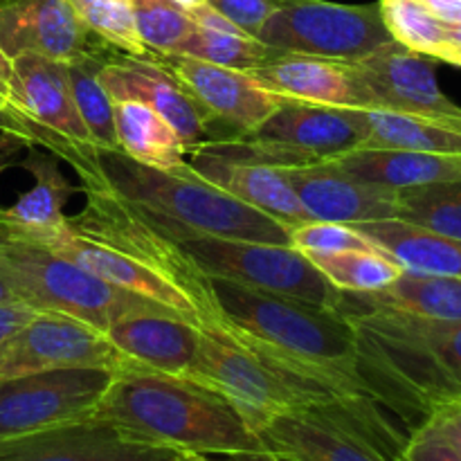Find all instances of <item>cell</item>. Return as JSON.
Segmentation results:
<instances>
[{
    "label": "cell",
    "mask_w": 461,
    "mask_h": 461,
    "mask_svg": "<svg viewBox=\"0 0 461 461\" xmlns=\"http://www.w3.org/2000/svg\"><path fill=\"white\" fill-rule=\"evenodd\" d=\"M333 162L363 183L381 185L396 192L419 185L461 180V156L360 147L333 158Z\"/></svg>",
    "instance_id": "obj_24"
},
{
    "label": "cell",
    "mask_w": 461,
    "mask_h": 461,
    "mask_svg": "<svg viewBox=\"0 0 461 461\" xmlns=\"http://www.w3.org/2000/svg\"><path fill=\"white\" fill-rule=\"evenodd\" d=\"M95 158L99 174L81 183H102L149 212L174 237L194 232L291 246V228L203 180L187 162L178 169H156L117 149H97Z\"/></svg>",
    "instance_id": "obj_3"
},
{
    "label": "cell",
    "mask_w": 461,
    "mask_h": 461,
    "mask_svg": "<svg viewBox=\"0 0 461 461\" xmlns=\"http://www.w3.org/2000/svg\"><path fill=\"white\" fill-rule=\"evenodd\" d=\"M354 228L376 243L378 250L403 266V270L461 277V241L457 239L405 223L401 219L367 221Z\"/></svg>",
    "instance_id": "obj_25"
},
{
    "label": "cell",
    "mask_w": 461,
    "mask_h": 461,
    "mask_svg": "<svg viewBox=\"0 0 461 461\" xmlns=\"http://www.w3.org/2000/svg\"><path fill=\"white\" fill-rule=\"evenodd\" d=\"M394 461H461V453L439 435L419 426Z\"/></svg>",
    "instance_id": "obj_37"
},
{
    "label": "cell",
    "mask_w": 461,
    "mask_h": 461,
    "mask_svg": "<svg viewBox=\"0 0 461 461\" xmlns=\"http://www.w3.org/2000/svg\"><path fill=\"white\" fill-rule=\"evenodd\" d=\"M9 106L72 147H95L77 108L66 61L32 52L14 57Z\"/></svg>",
    "instance_id": "obj_18"
},
{
    "label": "cell",
    "mask_w": 461,
    "mask_h": 461,
    "mask_svg": "<svg viewBox=\"0 0 461 461\" xmlns=\"http://www.w3.org/2000/svg\"><path fill=\"white\" fill-rule=\"evenodd\" d=\"M311 221L358 225L396 219L399 192L354 178L333 160L284 169Z\"/></svg>",
    "instance_id": "obj_17"
},
{
    "label": "cell",
    "mask_w": 461,
    "mask_h": 461,
    "mask_svg": "<svg viewBox=\"0 0 461 461\" xmlns=\"http://www.w3.org/2000/svg\"><path fill=\"white\" fill-rule=\"evenodd\" d=\"M421 3L446 25L461 23V0H421Z\"/></svg>",
    "instance_id": "obj_41"
},
{
    "label": "cell",
    "mask_w": 461,
    "mask_h": 461,
    "mask_svg": "<svg viewBox=\"0 0 461 461\" xmlns=\"http://www.w3.org/2000/svg\"><path fill=\"white\" fill-rule=\"evenodd\" d=\"M174 239L210 279H225L324 306L340 304L342 291L311 264L304 252L293 246L194 232Z\"/></svg>",
    "instance_id": "obj_7"
},
{
    "label": "cell",
    "mask_w": 461,
    "mask_h": 461,
    "mask_svg": "<svg viewBox=\"0 0 461 461\" xmlns=\"http://www.w3.org/2000/svg\"><path fill=\"white\" fill-rule=\"evenodd\" d=\"M106 336L129 369L192 381L201 365V327L176 313H135L117 320Z\"/></svg>",
    "instance_id": "obj_19"
},
{
    "label": "cell",
    "mask_w": 461,
    "mask_h": 461,
    "mask_svg": "<svg viewBox=\"0 0 461 461\" xmlns=\"http://www.w3.org/2000/svg\"><path fill=\"white\" fill-rule=\"evenodd\" d=\"M396 219L461 241V180L399 189Z\"/></svg>",
    "instance_id": "obj_31"
},
{
    "label": "cell",
    "mask_w": 461,
    "mask_h": 461,
    "mask_svg": "<svg viewBox=\"0 0 461 461\" xmlns=\"http://www.w3.org/2000/svg\"><path fill=\"white\" fill-rule=\"evenodd\" d=\"M99 81L113 102H142L160 113L189 149L212 140L210 120L185 86L156 59L117 54L99 70Z\"/></svg>",
    "instance_id": "obj_16"
},
{
    "label": "cell",
    "mask_w": 461,
    "mask_h": 461,
    "mask_svg": "<svg viewBox=\"0 0 461 461\" xmlns=\"http://www.w3.org/2000/svg\"><path fill=\"white\" fill-rule=\"evenodd\" d=\"M117 151L140 165L178 169L187 162L189 147L178 131L142 102H113Z\"/></svg>",
    "instance_id": "obj_26"
},
{
    "label": "cell",
    "mask_w": 461,
    "mask_h": 461,
    "mask_svg": "<svg viewBox=\"0 0 461 461\" xmlns=\"http://www.w3.org/2000/svg\"><path fill=\"white\" fill-rule=\"evenodd\" d=\"M185 86L203 108L210 124H221L234 135L259 129L284 102V95L266 88L252 72L216 66L185 54H153Z\"/></svg>",
    "instance_id": "obj_11"
},
{
    "label": "cell",
    "mask_w": 461,
    "mask_h": 461,
    "mask_svg": "<svg viewBox=\"0 0 461 461\" xmlns=\"http://www.w3.org/2000/svg\"><path fill=\"white\" fill-rule=\"evenodd\" d=\"M171 54H185V57L216 63V66L255 72L268 59H273L277 50L268 48L259 39H252L246 34H223V32L194 27L192 34Z\"/></svg>",
    "instance_id": "obj_33"
},
{
    "label": "cell",
    "mask_w": 461,
    "mask_h": 461,
    "mask_svg": "<svg viewBox=\"0 0 461 461\" xmlns=\"http://www.w3.org/2000/svg\"><path fill=\"white\" fill-rule=\"evenodd\" d=\"M257 39L277 52L360 61L394 43L378 5H338L327 0H277Z\"/></svg>",
    "instance_id": "obj_8"
},
{
    "label": "cell",
    "mask_w": 461,
    "mask_h": 461,
    "mask_svg": "<svg viewBox=\"0 0 461 461\" xmlns=\"http://www.w3.org/2000/svg\"><path fill=\"white\" fill-rule=\"evenodd\" d=\"M108 54L111 48H102L66 61L77 108L97 149H117L113 99L99 81V70L108 61Z\"/></svg>",
    "instance_id": "obj_29"
},
{
    "label": "cell",
    "mask_w": 461,
    "mask_h": 461,
    "mask_svg": "<svg viewBox=\"0 0 461 461\" xmlns=\"http://www.w3.org/2000/svg\"><path fill=\"white\" fill-rule=\"evenodd\" d=\"M14 302H21V300H18L16 293H14L12 288L0 279V304H14Z\"/></svg>",
    "instance_id": "obj_45"
},
{
    "label": "cell",
    "mask_w": 461,
    "mask_h": 461,
    "mask_svg": "<svg viewBox=\"0 0 461 461\" xmlns=\"http://www.w3.org/2000/svg\"><path fill=\"white\" fill-rule=\"evenodd\" d=\"M39 248H48V250L75 261L77 266L90 270V273L97 275L104 282L113 284V286L138 293V295L149 297V300L153 302H160V304L169 306L171 311H176V313H180L183 318H187L189 322H194L198 327L192 304H189L176 288H171L169 284L162 282L160 277H156L151 270L140 266L138 261H133L131 257L117 252L115 248L106 246V243L81 237V234L72 232L68 225H63V230L57 237L50 239L45 246Z\"/></svg>",
    "instance_id": "obj_23"
},
{
    "label": "cell",
    "mask_w": 461,
    "mask_h": 461,
    "mask_svg": "<svg viewBox=\"0 0 461 461\" xmlns=\"http://www.w3.org/2000/svg\"><path fill=\"white\" fill-rule=\"evenodd\" d=\"M171 455L178 453L131 439L93 414L0 439V461H162Z\"/></svg>",
    "instance_id": "obj_13"
},
{
    "label": "cell",
    "mask_w": 461,
    "mask_h": 461,
    "mask_svg": "<svg viewBox=\"0 0 461 461\" xmlns=\"http://www.w3.org/2000/svg\"><path fill=\"white\" fill-rule=\"evenodd\" d=\"M174 3L178 5V7H183L185 12H192V9L201 7V5L205 3V0H174Z\"/></svg>",
    "instance_id": "obj_49"
},
{
    "label": "cell",
    "mask_w": 461,
    "mask_h": 461,
    "mask_svg": "<svg viewBox=\"0 0 461 461\" xmlns=\"http://www.w3.org/2000/svg\"><path fill=\"white\" fill-rule=\"evenodd\" d=\"M311 264L342 293H378L394 284L403 266L381 250L304 252Z\"/></svg>",
    "instance_id": "obj_30"
},
{
    "label": "cell",
    "mask_w": 461,
    "mask_h": 461,
    "mask_svg": "<svg viewBox=\"0 0 461 461\" xmlns=\"http://www.w3.org/2000/svg\"><path fill=\"white\" fill-rule=\"evenodd\" d=\"M68 367L126 372L129 363L106 331L52 311H39L30 322L0 342V381Z\"/></svg>",
    "instance_id": "obj_10"
},
{
    "label": "cell",
    "mask_w": 461,
    "mask_h": 461,
    "mask_svg": "<svg viewBox=\"0 0 461 461\" xmlns=\"http://www.w3.org/2000/svg\"><path fill=\"white\" fill-rule=\"evenodd\" d=\"M354 63L372 93L374 111L408 113L461 124V106L441 90L432 57L412 52L394 41Z\"/></svg>",
    "instance_id": "obj_12"
},
{
    "label": "cell",
    "mask_w": 461,
    "mask_h": 461,
    "mask_svg": "<svg viewBox=\"0 0 461 461\" xmlns=\"http://www.w3.org/2000/svg\"><path fill=\"white\" fill-rule=\"evenodd\" d=\"M221 461H282V459H277L273 453H268V450H257V453L230 455V457H225Z\"/></svg>",
    "instance_id": "obj_43"
},
{
    "label": "cell",
    "mask_w": 461,
    "mask_h": 461,
    "mask_svg": "<svg viewBox=\"0 0 461 461\" xmlns=\"http://www.w3.org/2000/svg\"><path fill=\"white\" fill-rule=\"evenodd\" d=\"M448 41L455 45H461V23L459 25H448Z\"/></svg>",
    "instance_id": "obj_48"
},
{
    "label": "cell",
    "mask_w": 461,
    "mask_h": 461,
    "mask_svg": "<svg viewBox=\"0 0 461 461\" xmlns=\"http://www.w3.org/2000/svg\"><path fill=\"white\" fill-rule=\"evenodd\" d=\"M212 286L237 331L374 401L358 372V333L345 311L225 279H212Z\"/></svg>",
    "instance_id": "obj_4"
},
{
    "label": "cell",
    "mask_w": 461,
    "mask_h": 461,
    "mask_svg": "<svg viewBox=\"0 0 461 461\" xmlns=\"http://www.w3.org/2000/svg\"><path fill=\"white\" fill-rule=\"evenodd\" d=\"M9 84H12V59L0 50V104L9 106Z\"/></svg>",
    "instance_id": "obj_42"
},
{
    "label": "cell",
    "mask_w": 461,
    "mask_h": 461,
    "mask_svg": "<svg viewBox=\"0 0 461 461\" xmlns=\"http://www.w3.org/2000/svg\"><path fill=\"white\" fill-rule=\"evenodd\" d=\"M0 279L23 304L84 320L102 331L135 313H176L160 302L113 286L75 261L30 243L0 241Z\"/></svg>",
    "instance_id": "obj_5"
},
{
    "label": "cell",
    "mask_w": 461,
    "mask_h": 461,
    "mask_svg": "<svg viewBox=\"0 0 461 461\" xmlns=\"http://www.w3.org/2000/svg\"><path fill=\"white\" fill-rule=\"evenodd\" d=\"M32 144L27 140L18 138L14 133H0V174L12 167H18L23 153L30 149Z\"/></svg>",
    "instance_id": "obj_40"
},
{
    "label": "cell",
    "mask_w": 461,
    "mask_h": 461,
    "mask_svg": "<svg viewBox=\"0 0 461 461\" xmlns=\"http://www.w3.org/2000/svg\"><path fill=\"white\" fill-rule=\"evenodd\" d=\"M135 30L153 54H169L194 32L196 23L174 0H131Z\"/></svg>",
    "instance_id": "obj_34"
},
{
    "label": "cell",
    "mask_w": 461,
    "mask_h": 461,
    "mask_svg": "<svg viewBox=\"0 0 461 461\" xmlns=\"http://www.w3.org/2000/svg\"><path fill=\"white\" fill-rule=\"evenodd\" d=\"M358 333V372L381 408L417 430L437 403L461 399V322L417 318L340 295Z\"/></svg>",
    "instance_id": "obj_1"
},
{
    "label": "cell",
    "mask_w": 461,
    "mask_h": 461,
    "mask_svg": "<svg viewBox=\"0 0 461 461\" xmlns=\"http://www.w3.org/2000/svg\"><path fill=\"white\" fill-rule=\"evenodd\" d=\"M39 313L32 306L23 304V302H14V304H0V342L7 340L14 331L30 322L34 315Z\"/></svg>",
    "instance_id": "obj_39"
},
{
    "label": "cell",
    "mask_w": 461,
    "mask_h": 461,
    "mask_svg": "<svg viewBox=\"0 0 461 461\" xmlns=\"http://www.w3.org/2000/svg\"><path fill=\"white\" fill-rule=\"evenodd\" d=\"M383 23L392 39L412 52L437 59L450 43L448 25L441 23L421 0H381Z\"/></svg>",
    "instance_id": "obj_32"
},
{
    "label": "cell",
    "mask_w": 461,
    "mask_h": 461,
    "mask_svg": "<svg viewBox=\"0 0 461 461\" xmlns=\"http://www.w3.org/2000/svg\"><path fill=\"white\" fill-rule=\"evenodd\" d=\"M108 48L88 30L70 0H0V50L70 61Z\"/></svg>",
    "instance_id": "obj_15"
},
{
    "label": "cell",
    "mask_w": 461,
    "mask_h": 461,
    "mask_svg": "<svg viewBox=\"0 0 461 461\" xmlns=\"http://www.w3.org/2000/svg\"><path fill=\"white\" fill-rule=\"evenodd\" d=\"M93 417L131 439L174 453L230 455L266 450L241 410L221 392L158 372H117Z\"/></svg>",
    "instance_id": "obj_2"
},
{
    "label": "cell",
    "mask_w": 461,
    "mask_h": 461,
    "mask_svg": "<svg viewBox=\"0 0 461 461\" xmlns=\"http://www.w3.org/2000/svg\"><path fill=\"white\" fill-rule=\"evenodd\" d=\"M72 7L77 9V14L81 16V12H86L88 7H93V5H102V3H111V0H70Z\"/></svg>",
    "instance_id": "obj_47"
},
{
    "label": "cell",
    "mask_w": 461,
    "mask_h": 461,
    "mask_svg": "<svg viewBox=\"0 0 461 461\" xmlns=\"http://www.w3.org/2000/svg\"><path fill=\"white\" fill-rule=\"evenodd\" d=\"M187 165L214 187L223 189L252 210L270 216L286 228L309 223L311 216L302 207L295 189L286 178V171L268 165L225 160L201 149H189Z\"/></svg>",
    "instance_id": "obj_22"
},
{
    "label": "cell",
    "mask_w": 461,
    "mask_h": 461,
    "mask_svg": "<svg viewBox=\"0 0 461 461\" xmlns=\"http://www.w3.org/2000/svg\"><path fill=\"white\" fill-rule=\"evenodd\" d=\"M250 138L300 153L313 165L365 147V108H340L286 97Z\"/></svg>",
    "instance_id": "obj_14"
},
{
    "label": "cell",
    "mask_w": 461,
    "mask_h": 461,
    "mask_svg": "<svg viewBox=\"0 0 461 461\" xmlns=\"http://www.w3.org/2000/svg\"><path fill=\"white\" fill-rule=\"evenodd\" d=\"M363 306H381L439 322H461V277L403 270L394 284L378 293H345Z\"/></svg>",
    "instance_id": "obj_27"
},
{
    "label": "cell",
    "mask_w": 461,
    "mask_h": 461,
    "mask_svg": "<svg viewBox=\"0 0 461 461\" xmlns=\"http://www.w3.org/2000/svg\"><path fill=\"white\" fill-rule=\"evenodd\" d=\"M268 453L282 461H394L403 432L374 401H338L255 423Z\"/></svg>",
    "instance_id": "obj_6"
},
{
    "label": "cell",
    "mask_w": 461,
    "mask_h": 461,
    "mask_svg": "<svg viewBox=\"0 0 461 461\" xmlns=\"http://www.w3.org/2000/svg\"><path fill=\"white\" fill-rule=\"evenodd\" d=\"M162 461H214L205 455H192V453H178V455H171V457L162 459Z\"/></svg>",
    "instance_id": "obj_46"
},
{
    "label": "cell",
    "mask_w": 461,
    "mask_h": 461,
    "mask_svg": "<svg viewBox=\"0 0 461 461\" xmlns=\"http://www.w3.org/2000/svg\"><path fill=\"white\" fill-rule=\"evenodd\" d=\"M252 75L275 93L309 104L374 111L372 93L356 63L311 54L277 52Z\"/></svg>",
    "instance_id": "obj_20"
},
{
    "label": "cell",
    "mask_w": 461,
    "mask_h": 461,
    "mask_svg": "<svg viewBox=\"0 0 461 461\" xmlns=\"http://www.w3.org/2000/svg\"><path fill=\"white\" fill-rule=\"evenodd\" d=\"M421 426L439 435L461 453V399L437 403Z\"/></svg>",
    "instance_id": "obj_38"
},
{
    "label": "cell",
    "mask_w": 461,
    "mask_h": 461,
    "mask_svg": "<svg viewBox=\"0 0 461 461\" xmlns=\"http://www.w3.org/2000/svg\"><path fill=\"white\" fill-rule=\"evenodd\" d=\"M117 372L68 367L0 381V439L90 417Z\"/></svg>",
    "instance_id": "obj_9"
},
{
    "label": "cell",
    "mask_w": 461,
    "mask_h": 461,
    "mask_svg": "<svg viewBox=\"0 0 461 461\" xmlns=\"http://www.w3.org/2000/svg\"><path fill=\"white\" fill-rule=\"evenodd\" d=\"M18 167L34 176V187L27 189L14 205H0V241L45 246L66 225L63 207L81 187L66 180L59 169V158L41 153L36 147L27 149Z\"/></svg>",
    "instance_id": "obj_21"
},
{
    "label": "cell",
    "mask_w": 461,
    "mask_h": 461,
    "mask_svg": "<svg viewBox=\"0 0 461 461\" xmlns=\"http://www.w3.org/2000/svg\"><path fill=\"white\" fill-rule=\"evenodd\" d=\"M365 149L461 156V124L394 111H365Z\"/></svg>",
    "instance_id": "obj_28"
},
{
    "label": "cell",
    "mask_w": 461,
    "mask_h": 461,
    "mask_svg": "<svg viewBox=\"0 0 461 461\" xmlns=\"http://www.w3.org/2000/svg\"><path fill=\"white\" fill-rule=\"evenodd\" d=\"M207 5L223 14L228 21H232L243 34L257 39L261 27L266 25L270 16L277 9V0H205Z\"/></svg>",
    "instance_id": "obj_36"
},
{
    "label": "cell",
    "mask_w": 461,
    "mask_h": 461,
    "mask_svg": "<svg viewBox=\"0 0 461 461\" xmlns=\"http://www.w3.org/2000/svg\"><path fill=\"white\" fill-rule=\"evenodd\" d=\"M437 61H444V63H450V66L461 68V45L448 43L439 54H437Z\"/></svg>",
    "instance_id": "obj_44"
},
{
    "label": "cell",
    "mask_w": 461,
    "mask_h": 461,
    "mask_svg": "<svg viewBox=\"0 0 461 461\" xmlns=\"http://www.w3.org/2000/svg\"><path fill=\"white\" fill-rule=\"evenodd\" d=\"M291 246L302 252H340V250H378L376 243L360 234L354 225L309 221L291 230Z\"/></svg>",
    "instance_id": "obj_35"
}]
</instances>
